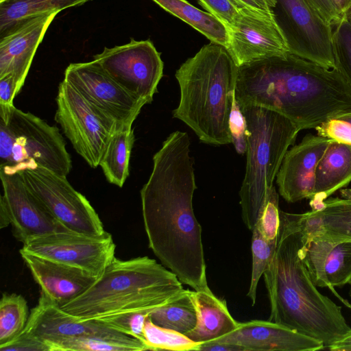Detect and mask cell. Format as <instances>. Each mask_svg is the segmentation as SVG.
<instances>
[{
    "instance_id": "obj_1",
    "label": "cell",
    "mask_w": 351,
    "mask_h": 351,
    "mask_svg": "<svg viewBox=\"0 0 351 351\" xmlns=\"http://www.w3.org/2000/svg\"><path fill=\"white\" fill-rule=\"evenodd\" d=\"M190 139L171 133L153 157V168L141 190L149 247L162 265L195 291L207 290L202 227L193 208L196 189Z\"/></svg>"
},
{
    "instance_id": "obj_2",
    "label": "cell",
    "mask_w": 351,
    "mask_h": 351,
    "mask_svg": "<svg viewBox=\"0 0 351 351\" xmlns=\"http://www.w3.org/2000/svg\"><path fill=\"white\" fill-rule=\"evenodd\" d=\"M235 98L240 109L274 110L300 131L351 111V86L337 68L291 53L239 66Z\"/></svg>"
},
{
    "instance_id": "obj_3",
    "label": "cell",
    "mask_w": 351,
    "mask_h": 351,
    "mask_svg": "<svg viewBox=\"0 0 351 351\" xmlns=\"http://www.w3.org/2000/svg\"><path fill=\"white\" fill-rule=\"evenodd\" d=\"M302 246L301 214L280 210L274 254L263 274L270 303L268 320L319 340L328 349L351 328L341 307L313 283Z\"/></svg>"
},
{
    "instance_id": "obj_4",
    "label": "cell",
    "mask_w": 351,
    "mask_h": 351,
    "mask_svg": "<svg viewBox=\"0 0 351 351\" xmlns=\"http://www.w3.org/2000/svg\"><path fill=\"white\" fill-rule=\"evenodd\" d=\"M238 69L228 49L210 42L176 72L180 99L173 117L191 128L202 143H232L229 119Z\"/></svg>"
},
{
    "instance_id": "obj_5",
    "label": "cell",
    "mask_w": 351,
    "mask_h": 351,
    "mask_svg": "<svg viewBox=\"0 0 351 351\" xmlns=\"http://www.w3.org/2000/svg\"><path fill=\"white\" fill-rule=\"evenodd\" d=\"M186 289L171 271L147 256L116 257L97 281L60 308L81 320L151 311L180 298Z\"/></svg>"
},
{
    "instance_id": "obj_6",
    "label": "cell",
    "mask_w": 351,
    "mask_h": 351,
    "mask_svg": "<svg viewBox=\"0 0 351 351\" xmlns=\"http://www.w3.org/2000/svg\"><path fill=\"white\" fill-rule=\"evenodd\" d=\"M247 124L246 169L239 191L242 219L252 232L282 160L300 132L289 119L259 106L241 109Z\"/></svg>"
},
{
    "instance_id": "obj_7",
    "label": "cell",
    "mask_w": 351,
    "mask_h": 351,
    "mask_svg": "<svg viewBox=\"0 0 351 351\" xmlns=\"http://www.w3.org/2000/svg\"><path fill=\"white\" fill-rule=\"evenodd\" d=\"M42 167L66 177L72 160L56 126L14 105H0V169L18 173Z\"/></svg>"
},
{
    "instance_id": "obj_8",
    "label": "cell",
    "mask_w": 351,
    "mask_h": 351,
    "mask_svg": "<svg viewBox=\"0 0 351 351\" xmlns=\"http://www.w3.org/2000/svg\"><path fill=\"white\" fill-rule=\"evenodd\" d=\"M55 120L75 152L92 168L99 166L116 124L95 108L70 84L62 80L56 97Z\"/></svg>"
},
{
    "instance_id": "obj_9",
    "label": "cell",
    "mask_w": 351,
    "mask_h": 351,
    "mask_svg": "<svg viewBox=\"0 0 351 351\" xmlns=\"http://www.w3.org/2000/svg\"><path fill=\"white\" fill-rule=\"evenodd\" d=\"M136 99L150 104L163 75V62L150 40L130 41L104 50L93 60Z\"/></svg>"
},
{
    "instance_id": "obj_10",
    "label": "cell",
    "mask_w": 351,
    "mask_h": 351,
    "mask_svg": "<svg viewBox=\"0 0 351 351\" xmlns=\"http://www.w3.org/2000/svg\"><path fill=\"white\" fill-rule=\"evenodd\" d=\"M19 173L29 189L68 230L91 235L106 232L89 201L71 186L66 177L42 167Z\"/></svg>"
},
{
    "instance_id": "obj_11",
    "label": "cell",
    "mask_w": 351,
    "mask_h": 351,
    "mask_svg": "<svg viewBox=\"0 0 351 351\" xmlns=\"http://www.w3.org/2000/svg\"><path fill=\"white\" fill-rule=\"evenodd\" d=\"M115 250L112 235L107 232L91 235L66 231L30 239L19 251L77 267L99 278L115 258Z\"/></svg>"
},
{
    "instance_id": "obj_12",
    "label": "cell",
    "mask_w": 351,
    "mask_h": 351,
    "mask_svg": "<svg viewBox=\"0 0 351 351\" xmlns=\"http://www.w3.org/2000/svg\"><path fill=\"white\" fill-rule=\"evenodd\" d=\"M274 12L291 53L327 68H336L332 27L306 0H276Z\"/></svg>"
},
{
    "instance_id": "obj_13",
    "label": "cell",
    "mask_w": 351,
    "mask_h": 351,
    "mask_svg": "<svg viewBox=\"0 0 351 351\" xmlns=\"http://www.w3.org/2000/svg\"><path fill=\"white\" fill-rule=\"evenodd\" d=\"M63 80L112 120L117 131L132 129L145 105L125 90L94 60L70 64L64 71Z\"/></svg>"
},
{
    "instance_id": "obj_14",
    "label": "cell",
    "mask_w": 351,
    "mask_h": 351,
    "mask_svg": "<svg viewBox=\"0 0 351 351\" xmlns=\"http://www.w3.org/2000/svg\"><path fill=\"white\" fill-rule=\"evenodd\" d=\"M227 27L226 49L238 66L290 53L274 10L239 8L234 21Z\"/></svg>"
},
{
    "instance_id": "obj_15",
    "label": "cell",
    "mask_w": 351,
    "mask_h": 351,
    "mask_svg": "<svg viewBox=\"0 0 351 351\" xmlns=\"http://www.w3.org/2000/svg\"><path fill=\"white\" fill-rule=\"evenodd\" d=\"M0 204L8 214L14 237L22 243L58 232L70 231L60 223L25 184L20 173L0 169Z\"/></svg>"
},
{
    "instance_id": "obj_16",
    "label": "cell",
    "mask_w": 351,
    "mask_h": 351,
    "mask_svg": "<svg viewBox=\"0 0 351 351\" xmlns=\"http://www.w3.org/2000/svg\"><path fill=\"white\" fill-rule=\"evenodd\" d=\"M22 333L44 343L69 337L99 336L121 341L137 339L120 332L100 320H81L63 311L60 305L40 291L38 304L29 315Z\"/></svg>"
},
{
    "instance_id": "obj_17",
    "label": "cell",
    "mask_w": 351,
    "mask_h": 351,
    "mask_svg": "<svg viewBox=\"0 0 351 351\" xmlns=\"http://www.w3.org/2000/svg\"><path fill=\"white\" fill-rule=\"evenodd\" d=\"M332 141L308 134L288 149L276 176L279 193L287 202L294 203L313 197L317 165Z\"/></svg>"
},
{
    "instance_id": "obj_18",
    "label": "cell",
    "mask_w": 351,
    "mask_h": 351,
    "mask_svg": "<svg viewBox=\"0 0 351 351\" xmlns=\"http://www.w3.org/2000/svg\"><path fill=\"white\" fill-rule=\"evenodd\" d=\"M211 341L240 346L243 351H316L326 349L320 341L269 320L239 323L234 330Z\"/></svg>"
},
{
    "instance_id": "obj_19",
    "label": "cell",
    "mask_w": 351,
    "mask_h": 351,
    "mask_svg": "<svg viewBox=\"0 0 351 351\" xmlns=\"http://www.w3.org/2000/svg\"><path fill=\"white\" fill-rule=\"evenodd\" d=\"M58 13L30 17L0 37V77L11 73L23 87L37 48Z\"/></svg>"
},
{
    "instance_id": "obj_20",
    "label": "cell",
    "mask_w": 351,
    "mask_h": 351,
    "mask_svg": "<svg viewBox=\"0 0 351 351\" xmlns=\"http://www.w3.org/2000/svg\"><path fill=\"white\" fill-rule=\"evenodd\" d=\"M303 260L313 283L330 289L343 287L351 278V241L322 236L303 237Z\"/></svg>"
},
{
    "instance_id": "obj_21",
    "label": "cell",
    "mask_w": 351,
    "mask_h": 351,
    "mask_svg": "<svg viewBox=\"0 0 351 351\" xmlns=\"http://www.w3.org/2000/svg\"><path fill=\"white\" fill-rule=\"evenodd\" d=\"M19 253L40 291L60 306L82 293L98 279L77 267L22 251Z\"/></svg>"
},
{
    "instance_id": "obj_22",
    "label": "cell",
    "mask_w": 351,
    "mask_h": 351,
    "mask_svg": "<svg viewBox=\"0 0 351 351\" xmlns=\"http://www.w3.org/2000/svg\"><path fill=\"white\" fill-rule=\"evenodd\" d=\"M341 197H328L317 208L301 214L303 237L322 236L351 241V189L339 191Z\"/></svg>"
},
{
    "instance_id": "obj_23",
    "label": "cell",
    "mask_w": 351,
    "mask_h": 351,
    "mask_svg": "<svg viewBox=\"0 0 351 351\" xmlns=\"http://www.w3.org/2000/svg\"><path fill=\"white\" fill-rule=\"evenodd\" d=\"M196 311L197 322L193 330L185 334L191 340L203 343L224 336L239 326L230 315L224 300L215 296L210 289L190 291Z\"/></svg>"
},
{
    "instance_id": "obj_24",
    "label": "cell",
    "mask_w": 351,
    "mask_h": 351,
    "mask_svg": "<svg viewBox=\"0 0 351 351\" xmlns=\"http://www.w3.org/2000/svg\"><path fill=\"white\" fill-rule=\"evenodd\" d=\"M350 182L351 145L332 140L316 167L314 193L309 203L311 209Z\"/></svg>"
},
{
    "instance_id": "obj_25",
    "label": "cell",
    "mask_w": 351,
    "mask_h": 351,
    "mask_svg": "<svg viewBox=\"0 0 351 351\" xmlns=\"http://www.w3.org/2000/svg\"><path fill=\"white\" fill-rule=\"evenodd\" d=\"M163 10L181 19L210 42L228 47L227 26L218 18L202 11L186 0H152Z\"/></svg>"
},
{
    "instance_id": "obj_26",
    "label": "cell",
    "mask_w": 351,
    "mask_h": 351,
    "mask_svg": "<svg viewBox=\"0 0 351 351\" xmlns=\"http://www.w3.org/2000/svg\"><path fill=\"white\" fill-rule=\"evenodd\" d=\"M93 0H6L0 3V37L35 16L59 12Z\"/></svg>"
},
{
    "instance_id": "obj_27",
    "label": "cell",
    "mask_w": 351,
    "mask_h": 351,
    "mask_svg": "<svg viewBox=\"0 0 351 351\" xmlns=\"http://www.w3.org/2000/svg\"><path fill=\"white\" fill-rule=\"evenodd\" d=\"M134 140L132 128L118 130L112 136L99 165L110 184L121 188L127 180Z\"/></svg>"
},
{
    "instance_id": "obj_28",
    "label": "cell",
    "mask_w": 351,
    "mask_h": 351,
    "mask_svg": "<svg viewBox=\"0 0 351 351\" xmlns=\"http://www.w3.org/2000/svg\"><path fill=\"white\" fill-rule=\"evenodd\" d=\"M149 318L156 325L186 334L197 322L196 311L190 297V290L176 300L153 309Z\"/></svg>"
},
{
    "instance_id": "obj_29",
    "label": "cell",
    "mask_w": 351,
    "mask_h": 351,
    "mask_svg": "<svg viewBox=\"0 0 351 351\" xmlns=\"http://www.w3.org/2000/svg\"><path fill=\"white\" fill-rule=\"evenodd\" d=\"M49 351H143L147 346L138 339L121 341L99 336L60 339L45 343Z\"/></svg>"
},
{
    "instance_id": "obj_30",
    "label": "cell",
    "mask_w": 351,
    "mask_h": 351,
    "mask_svg": "<svg viewBox=\"0 0 351 351\" xmlns=\"http://www.w3.org/2000/svg\"><path fill=\"white\" fill-rule=\"evenodd\" d=\"M29 317L25 299L16 293H3L0 300V346L19 336Z\"/></svg>"
},
{
    "instance_id": "obj_31",
    "label": "cell",
    "mask_w": 351,
    "mask_h": 351,
    "mask_svg": "<svg viewBox=\"0 0 351 351\" xmlns=\"http://www.w3.org/2000/svg\"><path fill=\"white\" fill-rule=\"evenodd\" d=\"M144 336L149 350L198 351L201 344L184 334L154 324L149 317L145 321Z\"/></svg>"
},
{
    "instance_id": "obj_32",
    "label": "cell",
    "mask_w": 351,
    "mask_h": 351,
    "mask_svg": "<svg viewBox=\"0 0 351 351\" xmlns=\"http://www.w3.org/2000/svg\"><path fill=\"white\" fill-rule=\"evenodd\" d=\"M276 241L267 240L261 232L257 223L252 230V269L250 288L247 296L254 305L256 300V289L258 281L266 271L274 254Z\"/></svg>"
},
{
    "instance_id": "obj_33",
    "label": "cell",
    "mask_w": 351,
    "mask_h": 351,
    "mask_svg": "<svg viewBox=\"0 0 351 351\" xmlns=\"http://www.w3.org/2000/svg\"><path fill=\"white\" fill-rule=\"evenodd\" d=\"M332 45L336 68L351 86V13L332 26Z\"/></svg>"
},
{
    "instance_id": "obj_34",
    "label": "cell",
    "mask_w": 351,
    "mask_h": 351,
    "mask_svg": "<svg viewBox=\"0 0 351 351\" xmlns=\"http://www.w3.org/2000/svg\"><path fill=\"white\" fill-rule=\"evenodd\" d=\"M151 311H141L122 314L100 321L104 322L120 332L140 340L146 345L144 336V327L145 321L149 317Z\"/></svg>"
},
{
    "instance_id": "obj_35",
    "label": "cell",
    "mask_w": 351,
    "mask_h": 351,
    "mask_svg": "<svg viewBox=\"0 0 351 351\" xmlns=\"http://www.w3.org/2000/svg\"><path fill=\"white\" fill-rule=\"evenodd\" d=\"M257 223L263 236L267 240H276L280 226V210L278 194L274 186Z\"/></svg>"
},
{
    "instance_id": "obj_36",
    "label": "cell",
    "mask_w": 351,
    "mask_h": 351,
    "mask_svg": "<svg viewBox=\"0 0 351 351\" xmlns=\"http://www.w3.org/2000/svg\"><path fill=\"white\" fill-rule=\"evenodd\" d=\"M229 128L235 149L238 154H243L247 149V124L245 117L240 109L235 97L233 99L230 114Z\"/></svg>"
},
{
    "instance_id": "obj_37",
    "label": "cell",
    "mask_w": 351,
    "mask_h": 351,
    "mask_svg": "<svg viewBox=\"0 0 351 351\" xmlns=\"http://www.w3.org/2000/svg\"><path fill=\"white\" fill-rule=\"evenodd\" d=\"M317 134L351 145V124L336 118L327 120L315 129Z\"/></svg>"
},
{
    "instance_id": "obj_38",
    "label": "cell",
    "mask_w": 351,
    "mask_h": 351,
    "mask_svg": "<svg viewBox=\"0 0 351 351\" xmlns=\"http://www.w3.org/2000/svg\"><path fill=\"white\" fill-rule=\"evenodd\" d=\"M197 1L207 12L221 20L227 27L232 23L239 10L232 0H197Z\"/></svg>"
},
{
    "instance_id": "obj_39",
    "label": "cell",
    "mask_w": 351,
    "mask_h": 351,
    "mask_svg": "<svg viewBox=\"0 0 351 351\" xmlns=\"http://www.w3.org/2000/svg\"><path fill=\"white\" fill-rule=\"evenodd\" d=\"M0 351H49V348L40 339L21 332L13 340L0 346Z\"/></svg>"
},
{
    "instance_id": "obj_40",
    "label": "cell",
    "mask_w": 351,
    "mask_h": 351,
    "mask_svg": "<svg viewBox=\"0 0 351 351\" xmlns=\"http://www.w3.org/2000/svg\"><path fill=\"white\" fill-rule=\"evenodd\" d=\"M319 15L332 27L339 22L342 15L332 0H306Z\"/></svg>"
},
{
    "instance_id": "obj_41",
    "label": "cell",
    "mask_w": 351,
    "mask_h": 351,
    "mask_svg": "<svg viewBox=\"0 0 351 351\" xmlns=\"http://www.w3.org/2000/svg\"><path fill=\"white\" fill-rule=\"evenodd\" d=\"M21 88L19 86L15 77L7 74L0 77V105H13V100L18 95Z\"/></svg>"
},
{
    "instance_id": "obj_42",
    "label": "cell",
    "mask_w": 351,
    "mask_h": 351,
    "mask_svg": "<svg viewBox=\"0 0 351 351\" xmlns=\"http://www.w3.org/2000/svg\"><path fill=\"white\" fill-rule=\"evenodd\" d=\"M239 8H246L263 11L274 10L276 0H232Z\"/></svg>"
},
{
    "instance_id": "obj_43",
    "label": "cell",
    "mask_w": 351,
    "mask_h": 351,
    "mask_svg": "<svg viewBox=\"0 0 351 351\" xmlns=\"http://www.w3.org/2000/svg\"><path fill=\"white\" fill-rule=\"evenodd\" d=\"M198 351H243V349L235 345L209 341L201 343Z\"/></svg>"
},
{
    "instance_id": "obj_44",
    "label": "cell",
    "mask_w": 351,
    "mask_h": 351,
    "mask_svg": "<svg viewBox=\"0 0 351 351\" xmlns=\"http://www.w3.org/2000/svg\"><path fill=\"white\" fill-rule=\"evenodd\" d=\"M328 350L331 351H351V328L341 339L331 344Z\"/></svg>"
},
{
    "instance_id": "obj_45",
    "label": "cell",
    "mask_w": 351,
    "mask_h": 351,
    "mask_svg": "<svg viewBox=\"0 0 351 351\" xmlns=\"http://www.w3.org/2000/svg\"><path fill=\"white\" fill-rule=\"evenodd\" d=\"M342 15L351 13V0H332Z\"/></svg>"
},
{
    "instance_id": "obj_46",
    "label": "cell",
    "mask_w": 351,
    "mask_h": 351,
    "mask_svg": "<svg viewBox=\"0 0 351 351\" xmlns=\"http://www.w3.org/2000/svg\"><path fill=\"white\" fill-rule=\"evenodd\" d=\"M335 118L346 121L351 124V111L338 115Z\"/></svg>"
},
{
    "instance_id": "obj_47",
    "label": "cell",
    "mask_w": 351,
    "mask_h": 351,
    "mask_svg": "<svg viewBox=\"0 0 351 351\" xmlns=\"http://www.w3.org/2000/svg\"><path fill=\"white\" fill-rule=\"evenodd\" d=\"M348 284H349L350 287V291H349V295H350V298H351V278H350V280H349V282H348Z\"/></svg>"
},
{
    "instance_id": "obj_48",
    "label": "cell",
    "mask_w": 351,
    "mask_h": 351,
    "mask_svg": "<svg viewBox=\"0 0 351 351\" xmlns=\"http://www.w3.org/2000/svg\"><path fill=\"white\" fill-rule=\"evenodd\" d=\"M6 0H0V3L4 2Z\"/></svg>"
}]
</instances>
